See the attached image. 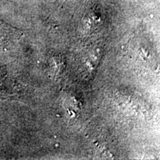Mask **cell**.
Returning a JSON list of instances; mask_svg holds the SVG:
<instances>
[{
	"mask_svg": "<svg viewBox=\"0 0 160 160\" xmlns=\"http://www.w3.org/2000/svg\"><path fill=\"white\" fill-rule=\"evenodd\" d=\"M16 35H18V33L15 31V29L0 19V48H3L4 45Z\"/></svg>",
	"mask_w": 160,
	"mask_h": 160,
	"instance_id": "cell-1",
	"label": "cell"
}]
</instances>
